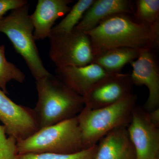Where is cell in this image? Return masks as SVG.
I'll return each instance as SVG.
<instances>
[{
    "mask_svg": "<svg viewBox=\"0 0 159 159\" xmlns=\"http://www.w3.org/2000/svg\"><path fill=\"white\" fill-rule=\"evenodd\" d=\"M84 33L89 38L94 56L116 48H159V25L142 23L133 15H114Z\"/></svg>",
    "mask_w": 159,
    "mask_h": 159,
    "instance_id": "obj_1",
    "label": "cell"
},
{
    "mask_svg": "<svg viewBox=\"0 0 159 159\" xmlns=\"http://www.w3.org/2000/svg\"><path fill=\"white\" fill-rule=\"evenodd\" d=\"M38 99L34 108L39 129L76 117L84 107L83 97L55 76L35 80Z\"/></svg>",
    "mask_w": 159,
    "mask_h": 159,
    "instance_id": "obj_2",
    "label": "cell"
},
{
    "mask_svg": "<svg viewBox=\"0 0 159 159\" xmlns=\"http://www.w3.org/2000/svg\"><path fill=\"white\" fill-rule=\"evenodd\" d=\"M137 101V95L133 93L119 102L102 108L84 107L77 117L85 148L97 145L115 129L127 127Z\"/></svg>",
    "mask_w": 159,
    "mask_h": 159,
    "instance_id": "obj_3",
    "label": "cell"
},
{
    "mask_svg": "<svg viewBox=\"0 0 159 159\" xmlns=\"http://www.w3.org/2000/svg\"><path fill=\"white\" fill-rule=\"evenodd\" d=\"M86 149L77 116L41 129L31 136L16 143L18 154H72Z\"/></svg>",
    "mask_w": 159,
    "mask_h": 159,
    "instance_id": "obj_4",
    "label": "cell"
},
{
    "mask_svg": "<svg viewBox=\"0 0 159 159\" xmlns=\"http://www.w3.org/2000/svg\"><path fill=\"white\" fill-rule=\"evenodd\" d=\"M0 33H4L9 39L35 80L51 74L40 57L28 4L11 10L0 20Z\"/></svg>",
    "mask_w": 159,
    "mask_h": 159,
    "instance_id": "obj_5",
    "label": "cell"
},
{
    "mask_svg": "<svg viewBox=\"0 0 159 159\" xmlns=\"http://www.w3.org/2000/svg\"><path fill=\"white\" fill-rule=\"evenodd\" d=\"M49 56L56 68L82 66L93 62L94 55L89 38L84 32L73 30L51 34Z\"/></svg>",
    "mask_w": 159,
    "mask_h": 159,
    "instance_id": "obj_6",
    "label": "cell"
},
{
    "mask_svg": "<svg viewBox=\"0 0 159 159\" xmlns=\"http://www.w3.org/2000/svg\"><path fill=\"white\" fill-rule=\"evenodd\" d=\"M0 121L6 128V134L17 142L27 139L39 129L34 109L16 104L1 89Z\"/></svg>",
    "mask_w": 159,
    "mask_h": 159,
    "instance_id": "obj_7",
    "label": "cell"
},
{
    "mask_svg": "<svg viewBox=\"0 0 159 159\" xmlns=\"http://www.w3.org/2000/svg\"><path fill=\"white\" fill-rule=\"evenodd\" d=\"M127 130L136 159H159V128L151 122L143 107H135Z\"/></svg>",
    "mask_w": 159,
    "mask_h": 159,
    "instance_id": "obj_8",
    "label": "cell"
},
{
    "mask_svg": "<svg viewBox=\"0 0 159 159\" xmlns=\"http://www.w3.org/2000/svg\"><path fill=\"white\" fill-rule=\"evenodd\" d=\"M130 74H109L96 83L84 97V107L90 109L112 105L133 93Z\"/></svg>",
    "mask_w": 159,
    "mask_h": 159,
    "instance_id": "obj_9",
    "label": "cell"
},
{
    "mask_svg": "<svg viewBox=\"0 0 159 159\" xmlns=\"http://www.w3.org/2000/svg\"><path fill=\"white\" fill-rule=\"evenodd\" d=\"M156 50L143 49L138 58L130 63L133 85H144L148 89V99L143 107L147 112L159 108V65Z\"/></svg>",
    "mask_w": 159,
    "mask_h": 159,
    "instance_id": "obj_10",
    "label": "cell"
},
{
    "mask_svg": "<svg viewBox=\"0 0 159 159\" xmlns=\"http://www.w3.org/2000/svg\"><path fill=\"white\" fill-rule=\"evenodd\" d=\"M71 0H39L34 12L30 15L35 40L49 38L55 21L70 10Z\"/></svg>",
    "mask_w": 159,
    "mask_h": 159,
    "instance_id": "obj_11",
    "label": "cell"
},
{
    "mask_svg": "<svg viewBox=\"0 0 159 159\" xmlns=\"http://www.w3.org/2000/svg\"><path fill=\"white\" fill-rule=\"evenodd\" d=\"M55 76L80 96L84 97L93 86L108 74L97 64L56 68Z\"/></svg>",
    "mask_w": 159,
    "mask_h": 159,
    "instance_id": "obj_12",
    "label": "cell"
},
{
    "mask_svg": "<svg viewBox=\"0 0 159 159\" xmlns=\"http://www.w3.org/2000/svg\"><path fill=\"white\" fill-rule=\"evenodd\" d=\"M134 2L130 0H95L74 30L86 32L103 20L120 13L134 14Z\"/></svg>",
    "mask_w": 159,
    "mask_h": 159,
    "instance_id": "obj_13",
    "label": "cell"
},
{
    "mask_svg": "<svg viewBox=\"0 0 159 159\" xmlns=\"http://www.w3.org/2000/svg\"><path fill=\"white\" fill-rule=\"evenodd\" d=\"M94 159H136L127 127L115 129L100 139Z\"/></svg>",
    "mask_w": 159,
    "mask_h": 159,
    "instance_id": "obj_14",
    "label": "cell"
},
{
    "mask_svg": "<svg viewBox=\"0 0 159 159\" xmlns=\"http://www.w3.org/2000/svg\"><path fill=\"white\" fill-rule=\"evenodd\" d=\"M142 50L129 48L110 49L95 55L92 63L98 65L108 74L121 73L126 64L138 58Z\"/></svg>",
    "mask_w": 159,
    "mask_h": 159,
    "instance_id": "obj_15",
    "label": "cell"
},
{
    "mask_svg": "<svg viewBox=\"0 0 159 159\" xmlns=\"http://www.w3.org/2000/svg\"><path fill=\"white\" fill-rule=\"evenodd\" d=\"M95 0H79L77 2L65 16L51 30V34L67 33L73 31L82 19L86 11Z\"/></svg>",
    "mask_w": 159,
    "mask_h": 159,
    "instance_id": "obj_16",
    "label": "cell"
},
{
    "mask_svg": "<svg viewBox=\"0 0 159 159\" xmlns=\"http://www.w3.org/2000/svg\"><path fill=\"white\" fill-rule=\"evenodd\" d=\"M5 46H0V89L5 94H8L7 84L14 80L23 83L25 80V75L14 64L6 59Z\"/></svg>",
    "mask_w": 159,
    "mask_h": 159,
    "instance_id": "obj_17",
    "label": "cell"
},
{
    "mask_svg": "<svg viewBox=\"0 0 159 159\" xmlns=\"http://www.w3.org/2000/svg\"><path fill=\"white\" fill-rule=\"evenodd\" d=\"M134 16L149 25H159V0H137Z\"/></svg>",
    "mask_w": 159,
    "mask_h": 159,
    "instance_id": "obj_18",
    "label": "cell"
},
{
    "mask_svg": "<svg viewBox=\"0 0 159 159\" xmlns=\"http://www.w3.org/2000/svg\"><path fill=\"white\" fill-rule=\"evenodd\" d=\"M97 144L90 148L72 154L27 153L18 154L15 159H94Z\"/></svg>",
    "mask_w": 159,
    "mask_h": 159,
    "instance_id": "obj_19",
    "label": "cell"
},
{
    "mask_svg": "<svg viewBox=\"0 0 159 159\" xmlns=\"http://www.w3.org/2000/svg\"><path fill=\"white\" fill-rule=\"evenodd\" d=\"M16 141L11 137H6V128L0 125V159H15L18 153Z\"/></svg>",
    "mask_w": 159,
    "mask_h": 159,
    "instance_id": "obj_20",
    "label": "cell"
},
{
    "mask_svg": "<svg viewBox=\"0 0 159 159\" xmlns=\"http://www.w3.org/2000/svg\"><path fill=\"white\" fill-rule=\"evenodd\" d=\"M25 0H0V20L9 11L28 4Z\"/></svg>",
    "mask_w": 159,
    "mask_h": 159,
    "instance_id": "obj_21",
    "label": "cell"
},
{
    "mask_svg": "<svg viewBox=\"0 0 159 159\" xmlns=\"http://www.w3.org/2000/svg\"><path fill=\"white\" fill-rule=\"evenodd\" d=\"M148 114L151 122L159 128V108L148 112Z\"/></svg>",
    "mask_w": 159,
    "mask_h": 159,
    "instance_id": "obj_22",
    "label": "cell"
}]
</instances>
